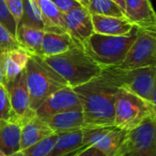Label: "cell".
I'll return each mask as SVG.
<instances>
[{
  "label": "cell",
  "instance_id": "603a6c76",
  "mask_svg": "<svg viewBox=\"0 0 156 156\" xmlns=\"http://www.w3.org/2000/svg\"><path fill=\"white\" fill-rule=\"evenodd\" d=\"M18 24L47 32L40 11L34 0H23V15Z\"/></svg>",
  "mask_w": 156,
  "mask_h": 156
},
{
  "label": "cell",
  "instance_id": "9a60e30c",
  "mask_svg": "<svg viewBox=\"0 0 156 156\" xmlns=\"http://www.w3.org/2000/svg\"><path fill=\"white\" fill-rule=\"evenodd\" d=\"M30 55L31 54L22 48L0 52V67L4 85L12 81L25 69Z\"/></svg>",
  "mask_w": 156,
  "mask_h": 156
},
{
  "label": "cell",
  "instance_id": "d6986e66",
  "mask_svg": "<svg viewBox=\"0 0 156 156\" xmlns=\"http://www.w3.org/2000/svg\"><path fill=\"white\" fill-rule=\"evenodd\" d=\"M51 130L58 134L84 129V119L81 111H69L43 119Z\"/></svg>",
  "mask_w": 156,
  "mask_h": 156
},
{
  "label": "cell",
  "instance_id": "f1b7e54d",
  "mask_svg": "<svg viewBox=\"0 0 156 156\" xmlns=\"http://www.w3.org/2000/svg\"><path fill=\"white\" fill-rule=\"evenodd\" d=\"M5 2L17 27L23 15V0H5Z\"/></svg>",
  "mask_w": 156,
  "mask_h": 156
},
{
  "label": "cell",
  "instance_id": "cb8c5ba5",
  "mask_svg": "<svg viewBox=\"0 0 156 156\" xmlns=\"http://www.w3.org/2000/svg\"><path fill=\"white\" fill-rule=\"evenodd\" d=\"M88 10L90 15L126 17L122 8L112 0H89Z\"/></svg>",
  "mask_w": 156,
  "mask_h": 156
},
{
  "label": "cell",
  "instance_id": "d6a6232c",
  "mask_svg": "<svg viewBox=\"0 0 156 156\" xmlns=\"http://www.w3.org/2000/svg\"><path fill=\"white\" fill-rule=\"evenodd\" d=\"M77 2H79L82 6L88 8V5H89V0H76Z\"/></svg>",
  "mask_w": 156,
  "mask_h": 156
},
{
  "label": "cell",
  "instance_id": "5bb4252c",
  "mask_svg": "<svg viewBox=\"0 0 156 156\" xmlns=\"http://www.w3.org/2000/svg\"><path fill=\"white\" fill-rule=\"evenodd\" d=\"M56 134L47 122L36 114L23 122L21 128L20 150L27 149Z\"/></svg>",
  "mask_w": 156,
  "mask_h": 156
},
{
  "label": "cell",
  "instance_id": "836d02e7",
  "mask_svg": "<svg viewBox=\"0 0 156 156\" xmlns=\"http://www.w3.org/2000/svg\"><path fill=\"white\" fill-rule=\"evenodd\" d=\"M3 83V78H2V71H1V67H0V84Z\"/></svg>",
  "mask_w": 156,
  "mask_h": 156
},
{
  "label": "cell",
  "instance_id": "5b68a950",
  "mask_svg": "<svg viewBox=\"0 0 156 156\" xmlns=\"http://www.w3.org/2000/svg\"><path fill=\"white\" fill-rule=\"evenodd\" d=\"M153 117H156L155 103L118 88L114 101L113 126L129 132Z\"/></svg>",
  "mask_w": 156,
  "mask_h": 156
},
{
  "label": "cell",
  "instance_id": "4316f807",
  "mask_svg": "<svg viewBox=\"0 0 156 156\" xmlns=\"http://www.w3.org/2000/svg\"><path fill=\"white\" fill-rule=\"evenodd\" d=\"M19 48L21 47L16 37H13L5 27L0 24V52L10 51Z\"/></svg>",
  "mask_w": 156,
  "mask_h": 156
},
{
  "label": "cell",
  "instance_id": "ac0fdd59",
  "mask_svg": "<svg viewBox=\"0 0 156 156\" xmlns=\"http://www.w3.org/2000/svg\"><path fill=\"white\" fill-rule=\"evenodd\" d=\"M87 147L82 141V130L58 133L51 151L46 156H77Z\"/></svg>",
  "mask_w": 156,
  "mask_h": 156
},
{
  "label": "cell",
  "instance_id": "ba28073f",
  "mask_svg": "<svg viewBox=\"0 0 156 156\" xmlns=\"http://www.w3.org/2000/svg\"><path fill=\"white\" fill-rule=\"evenodd\" d=\"M155 45L156 32L138 28L134 42L117 68L133 69L156 66Z\"/></svg>",
  "mask_w": 156,
  "mask_h": 156
},
{
  "label": "cell",
  "instance_id": "52a82bcc",
  "mask_svg": "<svg viewBox=\"0 0 156 156\" xmlns=\"http://www.w3.org/2000/svg\"><path fill=\"white\" fill-rule=\"evenodd\" d=\"M156 117L127 132L118 156H156Z\"/></svg>",
  "mask_w": 156,
  "mask_h": 156
},
{
  "label": "cell",
  "instance_id": "9c48e42d",
  "mask_svg": "<svg viewBox=\"0 0 156 156\" xmlns=\"http://www.w3.org/2000/svg\"><path fill=\"white\" fill-rule=\"evenodd\" d=\"M127 132L115 126L84 128L82 141L86 146H92L105 156H118Z\"/></svg>",
  "mask_w": 156,
  "mask_h": 156
},
{
  "label": "cell",
  "instance_id": "1f68e13d",
  "mask_svg": "<svg viewBox=\"0 0 156 156\" xmlns=\"http://www.w3.org/2000/svg\"><path fill=\"white\" fill-rule=\"evenodd\" d=\"M113 2H115L121 8L122 10L124 12L125 11V3H124V0H112ZM125 15V14H124Z\"/></svg>",
  "mask_w": 156,
  "mask_h": 156
},
{
  "label": "cell",
  "instance_id": "4fadbf2b",
  "mask_svg": "<svg viewBox=\"0 0 156 156\" xmlns=\"http://www.w3.org/2000/svg\"><path fill=\"white\" fill-rule=\"evenodd\" d=\"M125 16L141 29L156 32V14L150 0H124Z\"/></svg>",
  "mask_w": 156,
  "mask_h": 156
},
{
  "label": "cell",
  "instance_id": "83f0119b",
  "mask_svg": "<svg viewBox=\"0 0 156 156\" xmlns=\"http://www.w3.org/2000/svg\"><path fill=\"white\" fill-rule=\"evenodd\" d=\"M0 24L3 25L10 34L16 37V23L7 9L5 0H0Z\"/></svg>",
  "mask_w": 156,
  "mask_h": 156
},
{
  "label": "cell",
  "instance_id": "4dcf8cb0",
  "mask_svg": "<svg viewBox=\"0 0 156 156\" xmlns=\"http://www.w3.org/2000/svg\"><path fill=\"white\" fill-rule=\"evenodd\" d=\"M77 156H105L102 153L92 146H88Z\"/></svg>",
  "mask_w": 156,
  "mask_h": 156
},
{
  "label": "cell",
  "instance_id": "7a4b0ae2",
  "mask_svg": "<svg viewBox=\"0 0 156 156\" xmlns=\"http://www.w3.org/2000/svg\"><path fill=\"white\" fill-rule=\"evenodd\" d=\"M41 58L72 89L95 79L103 69L80 46H76L58 55Z\"/></svg>",
  "mask_w": 156,
  "mask_h": 156
},
{
  "label": "cell",
  "instance_id": "d4e9b609",
  "mask_svg": "<svg viewBox=\"0 0 156 156\" xmlns=\"http://www.w3.org/2000/svg\"><path fill=\"white\" fill-rule=\"evenodd\" d=\"M58 134H54L40 143L32 145L27 149L19 150L18 152L15 153L14 154L10 156H46L51 151L56 140H57Z\"/></svg>",
  "mask_w": 156,
  "mask_h": 156
},
{
  "label": "cell",
  "instance_id": "8992f818",
  "mask_svg": "<svg viewBox=\"0 0 156 156\" xmlns=\"http://www.w3.org/2000/svg\"><path fill=\"white\" fill-rule=\"evenodd\" d=\"M115 80L119 88L155 103L156 66L133 69H123L117 67L104 68Z\"/></svg>",
  "mask_w": 156,
  "mask_h": 156
},
{
  "label": "cell",
  "instance_id": "3957f363",
  "mask_svg": "<svg viewBox=\"0 0 156 156\" xmlns=\"http://www.w3.org/2000/svg\"><path fill=\"white\" fill-rule=\"evenodd\" d=\"M25 72L30 108L34 112L50 95L68 86L67 82L40 56L30 55Z\"/></svg>",
  "mask_w": 156,
  "mask_h": 156
},
{
  "label": "cell",
  "instance_id": "e575fe53",
  "mask_svg": "<svg viewBox=\"0 0 156 156\" xmlns=\"http://www.w3.org/2000/svg\"><path fill=\"white\" fill-rule=\"evenodd\" d=\"M0 156H6V155H5V154L2 152V151H0Z\"/></svg>",
  "mask_w": 156,
  "mask_h": 156
},
{
  "label": "cell",
  "instance_id": "44dd1931",
  "mask_svg": "<svg viewBox=\"0 0 156 156\" xmlns=\"http://www.w3.org/2000/svg\"><path fill=\"white\" fill-rule=\"evenodd\" d=\"M46 31L32 28L22 24L16 27V39L19 46L31 55L40 56L41 43Z\"/></svg>",
  "mask_w": 156,
  "mask_h": 156
},
{
  "label": "cell",
  "instance_id": "277c9868",
  "mask_svg": "<svg viewBox=\"0 0 156 156\" xmlns=\"http://www.w3.org/2000/svg\"><path fill=\"white\" fill-rule=\"evenodd\" d=\"M137 27L123 36H108L93 32L81 45L83 50L102 68L117 67L134 42Z\"/></svg>",
  "mask_w": 156,
  "mask_h": 156
},
{
  "label": "cell",
  "instance_id": "7402d4cb",
  "mask_svg": "<svg viewBox=\"0 0 156 156\" xmlns=\"http://www.w3.org/2000/svg\"><path fill=\"white\" fill-rule=\"evenodd\" d=\"M40 11L47 32L67 33L62 13L51 0H34Z\"/></svg>",
  "mask_w": 156,
  "mask_h": 156
},
{
  "label": "cell",
  "instance_id": "2e32d148",
  "mask_svg": "<svg viewBox=\"0 0 156 156\" xmlns=\"http://www.w3.org/2000/svg\"><path fill=\"white\" fill-rule=\"evenodd\" d=\"M93 32L108 36H123L131 32L133 25L127 17L91 15Z\"/></svg>",
  "mask_w": 156,
  "mask_h": 156
},
{
  "label": "cell",
  "instance_id": "7c38bea8",
  "mask_svg": "<svg viewBox=\"0 0 156 156\" xmlns=\"http://www.w3.org/2000/svg\"><path fill=\"white\" fill-rule=\"evenodd\" d=\"M67 33L81 47L82 43L93 33L91 15L88 8L80 6L68 13H62Z\"/></svg>",
  "mask_w": 156,
  "mask_h": 156
},
{
  "label": "cell",
  "instance_id": "484cf974",
  "mask_svg": "<svg viewBox=\"0 0 156 156\" xmlns=\"http://www.w3.org/2000/svg\"><path fill=\"white\" fill-rule=\"evenodd\" d=\"M16 118L13 112L9 94L6 87L2 83L0 84V121H8Z\"/></svg>",
  "mask_w": 156,
  "mask_h": 156
},
{
  "label": "cell",
  "instance_id": "8fae6325",
  "mask_svg": "<svg viewBox=\"0 0 156 156\" xmlns=\"http://www.w3.org/2000/svg\"><path fill=\"white\" fill-rule=\"evenodd\" d=\"M5 86L8 91L11 107L16 118L25 122L36 114L30 108L29 93L27 86L25 69Z\"/></svg>",
  "mask_w": 156,
  "mask_h": 156
},
{
  "label": "cell",
  "instance_id": "ffe728a7",
  "mask_svg": "<svg viewBox=\"0 0 156 156\" xmlns=\"http://www.w3.org/2000/svg\"><path fill=\"white\" fill-rule=\"evenodd\" d=\"M76 46L80 45L73 40L69 33L45 32L41 43L40 57L58 55Z\"/></svg>",
  "mask_w": 156,
  "mask_h": 156
},
{
  "label": "cell",
  "instance_id": "30bf717a",
  "mask_svg": "<svg viewBox=\"0 0 156 156\" xmlns=\"http://www.w3.org/2000/svg\"><path fill=\"white\" fill-rule=\"evenodd\" d=\"M69 111H81V105L74 90L66 86L50 95L35 111V113L37 117L46 119Z\"/></svg>",
  "mask_w": 156,
  "mask_h": 156
},
{
  "label": "cell",
  "instance_id": "e0dca14e",
  "mask_svg": "<svg viewBox=\"0 0 156 156\" xmlns=\"http://www.w3.org/2000/svg\"><path fill=\"white\" fill-rule=\"evenodd\" d=\"M23 122L18 118L0 121V151L10 156L20 150Z\"/></svg>",
  "mask_w": 156,
  "mask_h": 156
},
{
  "label": "cell",
  "instance_id": "6da1fadb",
  "mask_svg": "<svg viewBox=\"0 0 156 156\" xmlns=\"http://www.w3.org/2000/svg\"><path fill=\"white\" fill-rule=\"evenodd\" d=\"M118 88L115 80L104 68L95 79L73 88L81 105L84 128L113 125L114 101Z\"/></svg>",
  "mask_w": 156,
  "mask_h": 156
},
{
  "label": "cell",
  "instance_id": "f546056e",
  "mask_svg": "<svg viewBox=\"0 0 156 156\" xmlns=\"http://www.w3.org/2000/svg\"><path fill=\"white\" fill-rule=\"evenodd\" d=\"M51 2L61 13H68L74 8L82 6L76 0H51Z\"/></svg>",
  "mask_w": 156,
  "mask_h": 156
}]
</instances>
